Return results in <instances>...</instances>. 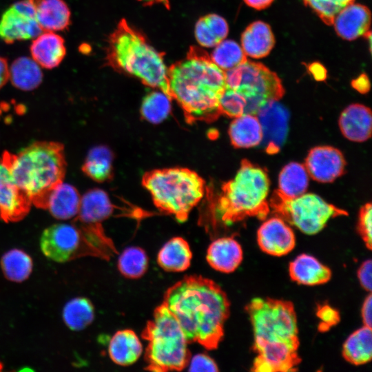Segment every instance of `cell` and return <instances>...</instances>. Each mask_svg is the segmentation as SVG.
Returning <instances> with one entry per match:
<instances>
[{
    "instance_id": "c3c4849f",
    "label": "cell",
    "mask_w": 372,
    "mask_h": 372,
    "mask_svg": "<svg viewBox=\"0 0 372 372\" xmlns=\"http://www.w3.org/2000/svg\"><path fill=\"white\" fill-rule=\"evenodd\" d=\"M309 69L316 79L323 80L326 78V70L319 63H312L310 65Z\"/></svg>"
},
{
    "instance_id": "8992f818",
    "label": "cell",
    "mask_w": 372,
    "mask_h": 372,
    "mask_svg": "<svg viewBox=\"0 0 372 372\" xmlns=\"http://www.w3.org/2000/svg\"><path fill=\"white\" fill-rule=\"evenodd\" d=\"M269 187L267 172L242 159L235 177L221 187L214 207V218L225 225L247 217L265 219L270 212L267 201Z\"/></svg>"
},
{
    "instance_id": "5b68a950",
    "label": "cell",
    "mask_w": 372,
    "mask_h": 372,
    "mask_svg": "<svg viewBox=\"0 0 372 372\" xmlns=\"http://www.w3.org/2000/svg\"><path fill=\"white\" fill-rule=\"evenodd\" d=\"M105 59L114 70L134 76L144 85L169 96L164 53L155 50L145 35L125 19L118 22L108 38Z\"/></svg>"
},
{
    "instance_id": "cb8c5ba5",
    "label": "cell",
    "mask_w": 372,
    "mask_h": 372,
    "mask_svg": "<svg viewBox=\"0 0 372 372\" xmlns=\"http://www.w3.org/2000/svg\"><path fill=\"white\" fill-rule=\"evenodd\" d=\"M107 351L113 362L126 366L138 360L143 353V345L134 331L123 329L116 331L110 338Z\"/></svg>"
},
{
    "instance_id": "60d3db41",
    "label": "cell",
    "mask_w": 372,
    "mask_h": 372,
    "mask_svg": "<svg viewBox=\"0 0 372 372\" xmlns=\"http://www.w3.org/2000/svg\"><path fill=\"white\" fill-rule=\"evenodd\" d=\"M372 205L371 203L364 205L360 210L358 229L366 245L371 250L372 247Z\"/></svg>"
},
{
    "instance_id": "ba28073f",
    "label": "cell",
    "mask_w": 372,
    "mask_h": 372,
    "mask_svg": "<svg viewBox=\"0 0 372 372\" xmlns=\"http://www.w3.org/2000/svg\"><path fill=\"white\" fill-rule=\"evenodd\" d=\"M142 337L147 342L144 358L146 370L182 371L187 366L191 358L189 343L179 322L164 304L155 309Z\"/></svg>"
},
{
    "instance_id": "44dd1931",
    "label": "cell",
    "mask_w": 372,
    "mask_h": 372,
    "mask_svg": "<svg viewBox=\"0 0 372 372\" xmlns=\"http://www.w3.org/2000/svg\"><path fill=\"white\" fill-rule=\"evenodd\" d=\"M292 280L303 285L316 286L327 282L331 278V269L314 256L302 254L289 264Z\"/></svg>"
},
{
    "instance_id": "5bb4252c",
    "label": "cell",
    "mask_w": 372,
    "mask_h": 372,
    "mask_svg": "<svg viewBox=\"0 0 372 372\" xmlns=\"http://www.w3.org/2000/svg\"><path fill=\"white\" fill-rule=\"evenodd\" d=\"M309 176L320 183H331L341 176L346 166L342 152L331 146H317L309 152L304 164Z\"/></svg>"
},
{
    "instance_id": "2e32d148",
    "label": "cell",
    "mask_w": 372,
    "mask_h": 372,
    "mask_svg": "<svg viewBox=\"0 0 372 372\" xmlns=\"http://www.w3.org/2000/svg\"><path fill=\"white\" fill-rule=\"evenodd\" d=\"M262 130L267 152L278 151L284 143L288 132L289 112L278 101L261 109L257 114Z\"/></svg>"
},
{
    "instance_id": "484cf974",
    "label": "cell",
    "mask_w": 372,
    "mask_h": 372,
    "mask_svg": "<svg viewBox=\"0 0 372 372\" xmlns=\"http://www.w3.org/2000/svg\"><path fill=\"white\" fill-rule=\"evenodd\" d=\"M192 252L189 243L182 237L166 242L157 255V263L167 272H182L191 265Z\"/></svg>"
},
{
    "instance_id": "f546056e",
    "label": "cell",
    "mask_w": 372,
    "mask_h": 372,
    "mask_svg": "<svg viewBox=\"0 0 372 372\" xmlns=\"http://www.w3.org/2000/svg\"><path fill=\"white\" fill-rule=\"evenodd\" d=\"M229 26L226 20L216 14H209L198 19L195 25V37L203 47L216 46L227 36Z\"/></svg>"
},
{
    "instance_id": "ab89813d",
    "label": "cell",
    "mask_w": 372,
    "mask_h": 372,
    "mask_svg": "<svg viewBox=\"0 0 372 372\" xmlns=\"http://www.w3.org/2000/svg\"><path fill=\"white\" fill-rule=\"evenodd\" d=\"M246 101L237 92L225 87L219 99V109L221 114L231 118H236L245 113Z\"/></svg>"
},
{
    "instance_id": "1f68e13d",
    "label": "cell",
    "mask_w": 372,
    "mask_h": 372,
    "mask_svg": "<svg viewBox=\"0 0 372 372\" xmlns=\"http://www.w3.org/2000/svg\"><path fill=\"white\" fill-rule=\"evenodd\" d=\"M309 178L303 164L291 162L286 165L279 174L278 190L289 198L299 196L306 193Z\"/></svg>"
},
{
    "instance_id": "3957f363",
    "label": "cell",
    "mask_w": 372,
    "mask_h": 372,
    "mask_svg": "<svg viewBox=\"0 0 372 372\" xmlns=\"http://www.w3.org/2000/svg\"><path fill=\"white\" fill-rule=\"evenodd\" d=\"M169 97L183 110L186 121L211 123L220 115L219 99L226 87L225 72L200 48L167 69Z\"/></svg>"
},
{
    "instance_id": "ac0fdd59",
    "label": "cell",
    "mask_w": 372,
    "mask_h": 372,
    "mask_svg": "<svg viewBox=\"0 0 372 372\" xmlns=\"http://www.w3.org/2000/svg\"><path fill=\"white\" fill-rule=\"evenodd\" d=\"M371 21L369 9L364 5L353 3L338 13L333 25L340 37L353 41L370 31Z\"/></svg>"
},
{
    "instance_id": "4fadbf2b",
    "label": "cell",
    "mask_w": 372,
    "mask_h": 372,
    "mask_svg": "<svg viewBox=\"0 0 372 372\" xmlns=\"http://www.w3.org/2000/svg\"><path fill=\"white\" fill-rule=\"evenodd\" d=\"M32 203L17 185L10 169L0 158V219L18 222L28 214Z\"/></svg>"
},
{
    "instance_id": "7402d4cb",
    "label": "cell",
    "mask_w": 372,
    "mask_h": 372,
    "mask_svg": "<svg viewBox=\"0 0 372 372\" xmlns=\"http://www.w3.org/2000/svg\"><path fill=\"white\" fill-rule=\"evenodd\" d=\"M43 32L61 31L70 24V12L63 0H29Z\"/></svg>"
},
{
    "instance_id": "4316f807",
    "label": "cell",
    "mask_w": 372,
    "mask_h": 372,
    "mask_svg": "<svg viewBox=\"0 0 372 372\" xmlns=\"http://www.w3.org/2000/svg\"><path fill=\"white\" fill-rule=\"evenodd\" d=\"M231 144L236 148L258 146L262 141V130L256 114L244 113L234 118L229 127Z\"/></svg>"
},
{
    "instance_id": "7a4b0ae2",
    "label": "cell",
    "mask_w": 372,
    "mask_h": 372,
    "mask_svg": "<svg viewBox=\"0 0 372 372\" xmlns=\"http://www.w3.org/2000/svg\"><path fill=\"white\" fill-rule=\"evenodd\" d=\"M256 352L251 371L289 372L300 362L297 316L289 301L255 298L246 307Z\"/></svg>"
},
{
    "instance_id": "b9f144b4",
    "label": "cell",
    "mask_w": 372,
    "mask_h": 372,
    "mask_svg": "<svg viewBox=\"0 0 372 372\" xmlns=\"http://www.w3.org/2000/svg\"><path fill=\"white\" fill-rule=\"evenodd\" d=\"M187 366L189 371L216 372L219 371L215 361L205 353H198L191 356Z\"/></svg>"
},
{
    "instance_id": "d6a6232c",
    "label": "cell",
    "mask_w": 372,
    "mask_h": 372,
    "mask_svg": "<svg viewBox=\"0 0 372 372\" xmlns=\"http://www.w3.org/2000/svg\"><path fill=\"white\" fill-rule=\"evenodd\" d=\"M9 78L14 87L23 91H30L41 84L43 74L33 59L23 56L12 63Z\"/></svg>"
},
{
    "instance_id": "681fc988",
    "label": "cell",
    "mask_w": 372,
    "mask_h": 372,
    "mask_svg": "<svg viewBox=\"0 0 372 372\" xmlns=\"http://www.w3.org/2000/svg\"><path fill=\"white\" fill-rule=\"evenodd\" d=\"M249 7L257 10H264L268 8L274 0H243Z\"/></svg>"
},
{
    "instance_id": "7c38bea8",
    "label": "cell",
    "mask_w": 372,
    "mask_h": 372,
    "mask_svg": "<svg viewBox=\"0 0 372 372\" xmlns=\"http://www.w3.org/2000/svg\"><path fill=\"white\" fill-rule=\"evenodd\" d=\"M42 32L29 0L12 5L3 13L0 20V37L7 43L30 39Z\"/></svg>"
},
{
    "instance_id": "30bf717a",
    "label": "cell",
    "mask_w": 372,
    "mask_h": 372,
    "mask_svg": "<svg viewBox=\"0 0 372 372\" xmlns=\"http://www.w3.org/2000/svg\"><path fill=\"white\" fill-rule=\"evenodd\" d=\"M269 205L276 215L307 235L319 233L331 218L348 214L312 193L289 198L276 189Z\"/></svg>"
},
{
    "instance_id": "d4e9b609",
    "label": "cell",
    "mask_w": 372,
    "mask_h": 372,
    "mask_svg": "<svg viewBox=\"0 0 372 372\" xmlns=\"http://www.w3.org/2000/svg\"><path fill=\"white\" fill-rule=\"evenodd\" d=\"M240 41L245 55L254 59L267 56L275 45L271 27L262 21L249 24L242 32Z\"/></svg>"
},
{
    "instance_id": "d590c367",
    "label": "cell",
    "mask_w": 372,
    "mask_h": 372,
    "mask_svg": "<svg viewBox=\"0 0 372 372\" xmlns=\"http://www.w3.org/2000/svg\"><path fill=\"white\" fill-rule=\"evenodd\" d=\"M148 257L145 251L136 246L125 249L118 259V269L121 275L129 279L141 278L148 268Z\"/></svg>"
},
{
    "instance_id": "836d02e7",
    "label": "cell",
    "mask_w": 372,
    "mask_h": 372,
    "mask_svg": "<svg viewBox=\"0 0 372 372\" xmlns=\"http://www.w3.org/2000/svg\"><path fill=\"white\" fill-rule=\"evenodd\" d=\"M94 308L85 297H76L64 306L62 317L65 325L72 331H79L88 327L94 319Z\"/></svg>"
},
{
    "instance_id": "f35d334b",
    "label": "cell",
    "mask_w": 372,
    "mask_h": 372,
    "mask_svg": "<svg viewBox=\"0 0 372 372\" xmlns=\"http://www.w3.org/2000/svg\"><path fill=\"white\" fill-rule=\"evenodd\" d=\"M355 0H303L319 18L327 25H333L338 13Z\"/></svg>"
},
{
    "instance_id": "277c9868",
    "label": "cell",
    "mask_w": 372,
    "mask_h": 372,
    "mask_svg": "<svg viewBox=\"0 0 372 372\" xmlns=\"http://www.w3.org/2000/svg\"><path fill=\"white\" fill-rule=\"evenodd\" d=\"M1 158L32 204L46 209L51 192L63 182L65 174L63 145L57 142L37 141L17 154L5 152Z\"/></svg>"
},
{
    "instance_id": "f1b7e54d",
    "label": "cell",
    "mask_w": 372,
    "mask_h": 372,
    "mask_svg": "<svg viewBox=\"0 0 372 372\" xmlns=\"http://www.w3.org/2000/svg\"><path fill=\"white\" fill-rule=\"evenodd\" d=\"M342 354L346 360L355 365L370 362L372 358L371 327L364 325L353 332L343 344Z\"/></svg>"
},
{
    "instance_id": "7dc6e473",
    "label": "cell",
    "mask_w": 372,
    "mask_h": 372,
    "mask_svg": "<svg viewBox=\"0 0 372 372\" xmlns=\"http://www.w3.org/2000/svg\"><path fill=\"white\" fill-rule=\"evenodd\" d=\"M9 79V69L7 60L0 56V88H1Z\"/></svg>"
},
{
    "instance_id": "9a60e30c",
    "label": "cell",
    "mask_w": 372,
    "mask_h": 372,
    "mask_svg": "<svg viewBox=\"0 0 372 372\" xmlns=\"http://www.w3.org/2000/svg\"><path fill=\"white\" fill-rule=\"evenodd\" d=\"M257 242L260 249L273 256L291 252L296 245V236L289 225L281 218L266 220L258 228Z\"/></svg>"
},
{
    "instance_id": "8d00e7d4",
    "label": "cell",
    "mask_w": 372,
    "mask_h": 372,
    "mask_svg": "<svg viewBox=\"0 0 372 372\" xmlns=\"http://www.w3.org/2000/svg\"><path fill=\"white\" fill-rule=\"evenodd\" d=\"M171 98L161 90L149 93L141 106L142 118L153 124L161 123L171 112Z\"/></svg>"
},
{
    "instance_id": "8fae6325",
    "label": "cell",
    "mask_w": 372,
    "mask_h": 372,
    "mask_svg": "<svg viewBox=\"0 0 372 372\" xmlns=\"http://www.w3.org/2000/svg\"><path fill=\"white\" fill-rule=\"evenodd\" d=\"M39 245L43 254L56 262L63 263L81 256L98 257L74 224L50 225L42 232Z\"/></svg>"
},
{
    "instance_id": "6da1fadb",
    "label": "cell",
    "mask_w": 372,
    "mask_h": 372,
    "mask_svg": "<svg viewBox=\"0 0 372 372\" xmlns=\"http://www.w3.org/2000/svg\"><path fill=\"white\" fill-rule=\"evenodd\" d=\"M163 304L175 316L189 343L207 350L218 347L230 303L217 283L200 275L186 276L166 290Z\"/></svg>"
},
{
    "instance_id": "9c48e42d",
    "label": "cell",
    "mask_w": 372,
    "mask_h": 372,
    "mask_svg": "<svg viewBox=\"0 0 372 372\" xmlns=\"http://www.w3.org/2000/svg\"><path fill=\"white\" fill-rule=\"evenodd\" d=\"M226 87L246 101L245 113L257 115L269 103L279 101L285 88L278 74L260 63L247 60L225 71Z\"/></svg>"
},
{
    "instance_id": "e0dca14e",
    "label": "cell",
    "mask_w": 372,
    "mask_h": 372,
    "mask_svg": "<svg viewBox=\"0 0 372 372\" xmlns=\"http://www.w3.org/2000/svg\"><path fill=\"white\" fill-rule=\"evenodd\" d=\"M114 206L107 194L100 189L87 191L81 198L74 224L102 227V223L114 212Z\"/></svg>"
},
{
    "instance_id": "f6af8a7d",
    "label": "cell",
    "mask_w": 372,
    "mask_h": 372,
    "mask_svg": "<svg viewBox=\"0 0 372 372\" xmlns=\"http://www.w3.org/2000/svg\"><path fill=\"white\" fill-rule=\"evenodd\" d=\"M361 316L364 326L371 327L372 324V296L369 293L365 298L362 309Z\"/></svg>"
},
{
    "instance_id": "52a82bcc",
    "label": "cell",
    "mask_w": 372,
    "mask_h": 372,
    "mask_svg": "<svg viewBox=\"0 0 372 372\" xmlns=\"http://www.w3.org/2000/svg\"><path fill=\"white\" fill-rule=\"evenodd\" d=\"M143 186L156 207L180 223L203 198L205 182L196 172L185 167L153 169L145 173Z\"/></svg>"
},
{
    "instance_id": "4dcf8cb0",
    "label": "cell",
    "mask_w": 372,
    "mask_h": 372,
    "mask_svg": "<svg viewBox=\"0 0 372 372\" xmlns=\"http://www.w3.org/2000/svg\"><path fill=\"white\" fill-rule=\"evenodd\" d=\"M112 162L113 154L107 147L96 146L89 151L81 169L91 179L101 183L112 178Z\"/></svg>"
},
{
    "instance_id": "74e56055",
    "label": "cell",
    "mask_w": 372,
    "mask_h": 372,
    "mask_svg": "<svg viewBox=\"0 0 372 372\" xmlns=\"http://www.w3.org/2000/svg\"><path fill=\"white\" fill-rule=\"evenodd\" d=\"M215 47L210 57L225 72L247 60L241 46L233 40H223Z\"/></svg>"
},
{
    "instance_id": "f907efd6",
    "label": "cell",
    "mask_w": 372,
    "mask_h": 372,
    "mask_svg": "<svg viewBox=\"0 0 372 372\" xmlns=\"http://www.w3.org/2000/svg\"><path fill=\"white\" fill-rule=\"evenodd\" d=\"M143 2L147 6H152L154 4H161L164 6L167 9H169V0H139Z\"/></svg>"
},
{
    "instance_id": "e575fe53",
    "label": "cell",
    "mask_w": 372,
    "mask_h": 372,
    "mask_svg": "<svg viewBox=\"0 0 372 372\" xmlns=\"http://www.w3.org/2000/svg\"><path fill=\"white\" fill-rule=\"evenodd\" d=\"M0 265L6 279L14 282H21L30 276L33 261L26 252L14 248L3 254Z\"/></svg>"
},
{
    "instance_id": "ee69618b",
    "label": "cell",
    "mask_w": 372,
    "mask_h": 372,
    "mask_svg": "<svg viewBox=\"0 0 372 372\" xmlns=\"http://www.w3.org/2000/svg\"><path fill=\"white\" fill-rule=\"evenodd\" d=\"M372 262L371 260H365L358 271V277L362 287L371 291L372 288Z\"/></svg>"
},
{
    "instance_id": "83f0119b",
    "label": "cell",
    "mask_w": 372,
    "mask_h": 372,
    "mask_svg": "<svg viewBox=\"0 0 372 372\" xmlns=\"http://www.w3.org/2000/svg\"><path fill=\"white\" fill-rule=\"evenodd\" d=\"M81 196L72 185L62 182L51 192L46 209L59 220H68L78 214Z\"/></svg>"
},
{
    "instance_id": "ffe728a7",
    "label": "cell",
    "mask_w": 372,
    "mask_h": 372,
    "mask_svg": "<svg viewBox=\"0 0 372 372\" xmlns=\"http://www.w3.org/2000/svg\"><path fill=\"white\" fill-rule=\"evenodd\" d=\"M243 258L241 245L233 237H220L211 242L207 250L206 260L215 270L231 273L240 265Z\"/></svg>"
},
{
    "instance_id": "603a6c76",
    "label": "cell",
    "mask_w": 372,
    "mask_h": 372,
    "mask_svg": "<svg viewBox=\"0 0 372 372\" xmlns=\"http://www.w3.org/2000/svg\"><path fill=\"white\" fill-rule=\"evenodd\" d=\"M32 59L41 67L52 69L63 59L66 50L64 39L52 32L37 36L30 46Z\"/></svg>"
},
{
    "instance_id": "7bdbcfd3",
    "label": "cell",
    "mask_w": 372,
    "mask_h": 372,
    "mask_svg": "<svg viewBox=\"0 0 372 372\" xmlns=\"http://www.w3.org/2000/svg\"><path fill=\"white\" fill-rule=\"evenodd\" d=\"M317 316L320 320V328L322 331L335 325L340 321L339 312L329 304L318 306Z\"/></svg>"
},
{
    "instance_id": "bcb514c9",
    "label": "cell",
    "mask_w": 372,
    "mask_h": 372,
    "mask_svg": "<svg viewBox=\"0 0 372 372\" xmlns=\"http://www.w3.org/2000/svg\"><path fill=\"white\" fill-rule=\"evenodd\" d=\"M352 87L360 93H366L370 89V83L366 74H362L352 81Z\"/></svg>"
},
{
    "instance_id": "d6986e66",
    "label": "cell",
    "mask_w": 372,
    "mask_h": 372,
    "mask_svg": "<svg viewBox=\"0 0 372 372\" xmlns=\"http://www.w3.org/2000/svg\"><path fill=\"white\" fill-rule=\"evenodd\" d=\"M338 123L341 132L348 140L366 141L371 135V111L364 105L351 104L342 112Z\"/></svg>"
}]
</instances>
